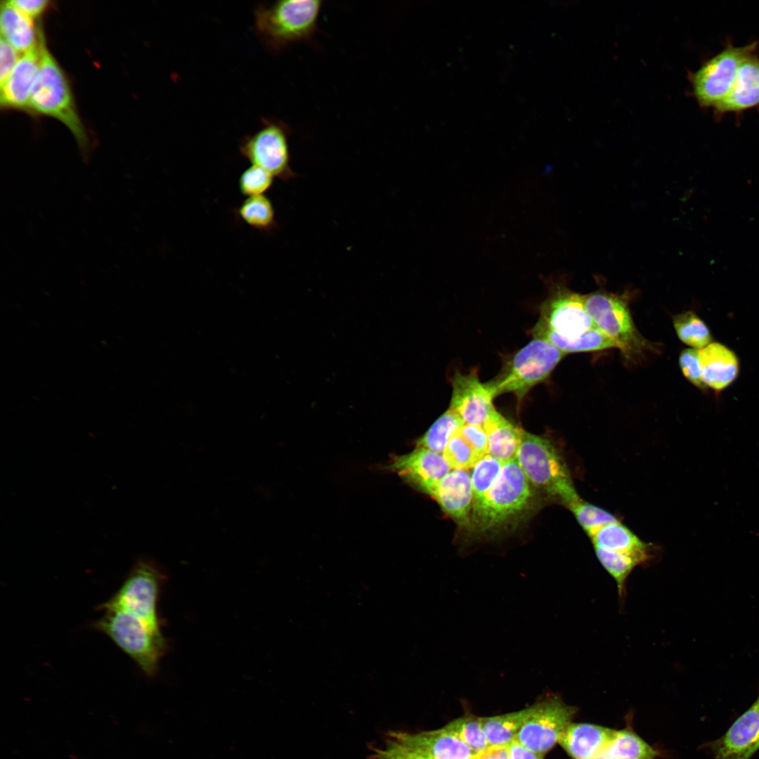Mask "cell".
Returning <instances> with one entry per match:
<instances>
[{
  "label": "cell",
  "mask_w": 759,
  "mask_h": 759,
  "mask_svg": "<svg viewBox=\"0 0 759 759\" xmlns=\"http://www.w3.org/2000/svg\"><path fill=\"white\" fill-rule=\"evenodd\" d=\"M759 105V57L757 52L741 64L732 87L714 110L718 115L740 113Z\"/></svg>",
  "instance_id": "obj_20"
},
{
  "label": "cell",
  "mask_w": 759,
  "mask_h": 759,
  "mask_svg": "<svg viewBox=\"0 0 759 759\" xmlns=\"http://www.w3.org/2000/svg\"><path fill=\"white\" fill-rule=\"evenodd\" d=\"M517 461L528 482L551 500L569 509L580 499L566 462L550 440L523 429Z\"/></svg>",
  "instance_id": "obj_3"
},
{
  "label": "cell",
  "mask_w": 759,
  "mask_h": 759,
  "mask_svg": "<svg viewBox=\"0 0 759 759\" xmlns=\"http://www.w3.org/2000/svg\"><path fill=\"white\" fill-rule=\"evenodd\" d=\"M488 439V454L502 463L516 460L522 429L512 424L495 408L484 424Z\"/></svg>",
  "instance_id": "obj_24"
},
{
  "label": "cell",
  "mask_w": 759,
  "mask_h": 759,
  "mask_svg": "<svg viewBox=\"0 0 759 759\" xmlns=\"http://www.w3.org/2000/svg\"><path fill=\"white\" fill-rule=\"evenodd\" d=\"M452 395L449 409L465 424L484 426L495 409V396L487 382H481L476 371L463 374L455 372L452 380Z\"/></svg>",
  "instance_id": "obj_13"
},
{
  "label": "cell",
  "mask_w": 759,
  "mask_h": 759,
  "mask_svg": "<svg viewBox=\"0 0 759 759\" xmlns=\"http://www.w3.org/2000/svg\"><path fill=\"white\" fill-rule=\"evenodd\" d=\"M708 748L713 759H750L759 750V696Z\"/></svg>",
  "instance_id": "obj_15"
},
{
  "label": "cell",
  "mask_w": 759,
  "mask_h": 759,
  "mask_svg": "<svg viewBox=\"0 0 759 759\" xmlns=\"http://www.w3.org/2000/svg\"><path fill=\"white\" fill-rule=\"evenodd\" d=\"M431 497L457 524L461 526L470 525L473 490L467 470H450L439 483Z\"/></svg>",
  "instance_id": "obj_16"
},
{
  "label": "cell",
  "mask_w": 759,
  "mask_h": 759,
  "mask_svg": "<svg viewBox=\"0 0 759 759\" xmlns=\"http://www.w3.org/2000/svg\"><path fill=\"white\" fill-rule=\"evenodd\" d=\"M464 424L462 419L448 408L417 439V446L443 454L449 440Z\"/></svg>",
  "instance_id": "obj_28"
},
{
  "label": "cell",
  "mask_w": 759,
  "mask_h": 759,
  "mask_svg": "<svg viewBox=\"0 0 759 759\" xmlns=\"http://www.w3.org/2000/svg\"><path fill=\"white\" fill-rule=\"evenodd\" d=\"M39 27L33 20L15 7L10 1L1 3V38L19 53H25L39 43Z\"/></svg>",
  "instance_id": "obj_23"
},
{
  "label": "cell",
  "mask_w": 759,
  "mask_h": 759,
  "mask_svg": "<svg viewBox=\"0 0 759 759\" xmlns=\"http://www.w3.org/2000/svg\"><path fill=\"white\" fill-rule=\"evenodd\" d=\"M471 759V758H470Z\"/></svg>",
  "instance_id": "obj_45"
},
{
  "label": "cell",
  "mask_w": 759,
  "mask_h": 759,
  "mask_svg": "<svg viewBox=\"0 0 759 759\" xmlns=\"http://www.w3.org/2000/svg\"><path fill=\"white\" fill-rule=\"evenodd\" d=\"M443 455L453 469L467 470L481 458L458 432L449 440Z\"/></svg>",
  "instance_id": "obj_34"
},
{
  "label": "cell",
  "mask_w": 759,
  "mask_h": 759,
  "mask_svg": "<svg viewBox=\"0 0 759 759\" xmlns=\"http://www.w3.org/2000/svg\"><path fill=\"white\" fill-rule=\"evenodd\" d=\"M534 710L518 732L515 740L538 754L552 749L571 723L577 708L550 694L534 703Z\"/></svg>",
  "instance_id": "obj_12"
},
{
  "label": "cell",
  "mask_w": 759,
  "mask_h": 759,
  "mask_svg": "<svg viewBox=\"0 0 759 759\" xmlns=\"http://www.w3.org/2000/svg\"><path fill=\"white\" fill-rule=\"evenodd\" d=\"M597 559L615 580L620 597L624 596L626 581L634 570L640 565L635 558L625 554L594 547Z\"/></svg>",
  "instance_id": "obj_30"
},
{
  "label": "cell",
  "mask_w": 759,
  "mask_h": 759,
  "mask_svg": "<svg viewBox=\"0 0 759 759\" xmlns=\"http://www.w3.org/2000/svg\"><path fill=\"white\" fill-rule=\"evenodd\" d=\"M290 129L281 121L263 119L261 127L240 144L242 156L274 177L287 181L297 176L290 167Z\"/></svg>",
  "instance_id": "obj_11"
},
{
  "label": "cell",
  "mask_w": 759,
  "mask_h": 759,
  "mask_svg": "<svg viewBox=\"0 0 759 759\" xmlns=\"http://www.w3.org/2000/svg\"><path fill=\"white\" fill-rule=\"evenodd\" d=\"M609 758L606 755V754L604 753V751H602L600 753H599L593 759H609Z\"/></svg>",
  "instance_id": "obj_43"
},
{
  "label": "cell",
  "mask_w": 759,
  "mask_h": 759,
  "mask_svg": "<svg viewBox=\"0 0 759 759\" xmlns=\"http://www.w3.org/2000/svg\"><path fill=\"white\" fill-rule=\"evenodd\" d=\"M510 759H543V755L531 751L514 740L508 745Z\"/></svg>",
  "instance_id": "obj_42"
},
{
  "label": "cell",
  "mask_w": 759,
  "mask_h": 759,
  "mask_svg": "<svg viewBox=\"0 0 759 759\" xmlns=\"http://www.w3.org/2000/svg\"><path fill=\"white\" fill-rule=\"evenodd\" d=\"M103 615L92 627L126 654L147 675H154L167 645L162 634L154 632L141 618L119 608L100 609Z\"/></svg>",
  "instance_id": "obj_5"
},
{
  "label": "cell",
  "mask_w": 759,
  "mask_h": 759,
  "mask_svg": "<svg viewBox=\"0 0 759 759\" xmlns=\"http://www.w3.org/2000/svg\"><path fill=\"white\" fill-rule=\"evenodd\" d=\"M566 355L548 341L533 337L514 353L500 374L487 384L495 398L512 394L521 401L533 387L549 377Z\"/></svg>",
  "instance_id": "obj_6"
},
{
  "label": "cell",
  "mask_w": 759,
  "mask_h": 759,
  "mask_svg": "<svg viewBox=\"0 0 759 759\" xmlns=\"http://www.w3.org/2000/svg\"><path fill=\"white\" fill-rule=\"evenodd\" d=\"M389 468L429 496L451 469L443 454L417 446L408 453L394 457Z\"/></svg>",
  "instance_id": "obj_14"
},
{
  "label": "cell",
  "mask_w": 759,
  "mask_h": 759,
  "mask_svg": "<svg viewBox=\"0 0 759 759\" xmlns=\"http://www.w3.org/2000/svg\"><path fill=\"white\" fill-rule=\"evenodd\" d=\"M273 177L265 169L252 164L241 174L238 180L239 190L247 197L264 195L271 188Z\"/></svg>",
  "instance_id": "obj_35"
},
{
  "label": "cell",
  "mask_w": 759,
  "mask_h": 759,
  "mask_svg": "<svg viewBox=\"0 0 759 759\" xmlns=\"http://www.w3.org/2000/svg\"><path fill=\"white\" fill-rule=\"evenodd\" d=\"M699 355L703 381L707 388L720 392L737 378L739 361L734 351L727 346L713 342L699 350Z\"/></svg>",
  "instance_id": "obj_19"
},
{
  "label": "cell",
  "mask_w": 759,
  "mask_h": 759,
  "mask_svg": "<svg viewBox=\"0 0 759 759\" xmlns=\"http://www.w3.org/2000/svg\"><path fill=\"white\" fill-rule=\"evenodd\" d=\"M471 759H510L508 746H489L473 754Z\"/></svg>",
  "instance_id": "obj_41"
},
{
  "label": "cell",
  "mask_w": 759,
  "mask_h": 759,
  "mask_svg": "<svg viewBox=\"0 0 759 759\" xmlns=\"http://www.w3.org/2000/svg\"><path fill=\"white\" fill-rule=\"evenodd\" d=\"M19 53L10 44L1 38L0 85L5 82L20 59Z\"/></svg>",
  "instance_id": "obj_39"
},
{
  "label": "cell",
  "mask_w": 759,
  "mask_h": 759,
  "mask_svg": "<svg viewBox=\"0 0 759 759\" xmlns=\"http://www.w3.org/2000/svg\"><path fill=\"white\" fill-rule=\"evenodd\" d=\"M585 305L595 325L614 342L625 358L634 359L653 350L637 330L625 294L599 290L585 294Z\"/></svg>",
  "instance_id": "obj_8"
},
{
  "label": "cell",
  "mask_w": 759,
  "mask_h": 759,
  "mask_svg": "<svg viewBox=\"0 0 759 759\" xmlns=\"http://www.w3.org/2000/svg\"><path fill=\"white\" fill-rule=\"evenodd\" d=\"M534 703L524 709L490 717H481L483 730L490 746H508L534 710Z\"/></svg>",
  "instance_id": "obj_25"
},
{
  "label": "cell",
  "mask_w": 759,
  "mask_h": 759,
  "mask_svg": "<svg viewBox=\"0 0 759 759\" xmlns=\"http://www.w3.org/2000/svg\"><path fill=\"white\" fill-rule=\"evenodd\" d=\"M236 214L247 225L262 232L270 233L277 226L273 204L264 195L247 197Z\"/></svg>",
  "instance_id": "obj_27"
},
{
  "label": "cell",
  "mask_w": 759,
  "mask_h": 759,
  "mask_svg": "<svg viewBox=\"0 0 759 759\" xmlns=\"http://www.w3.org/2000/svg\"><path fill=\"white\" fill-rule=\"evenodd\" d=\"M370 751V759H428L396 737L390 731L386 734L384 744L371 746Z\"/></svg>",
  "instance_id": "obj_36"
},
{
  "label": "cell",
  "mask_w": 759,
  "mask_h": 759,
  "mask_svg": "<svg viewBox=\"0 0 759 759\" xmlns=\"http://www.w3.org/2000/svg\"><path fill=\"white\" fill-rule=\"evenodd\" d=\"M444 727L459 737L473 754L490 746L483 730L481 717L465 714L450 722Z\"/></svg>",
  "instance_id": "obj_31"
},
{
  "label": "cell",
  "mask_w": 759,
  "mask_h": 759,
  "mask_svg": "<svg viewBox=\"0 0 759 759\" xmlns=\"http://www.w3.org/2000/svg\"><path fill=\"white\" fill-rule=\"evenodd\" d=\"M323 1L283 0L259 4L254 30L266 48L278 53L292 44L311 39L317 31Z\"/></svg>",
  "instance_id": "obj_2"
},
{
  "label": "cell",
  "mask_w": 759,
  "mask_h": 759,
  "mask_svg": "<svg viewBox=\"0 0 759 759\" xmlns=\"http://www.w3.org/2000/svg\"><path fill=\"white\" fill-rule=\"evenodd\" d=\"M614 730L591 723H571L559 744L572 759H593L605 748Z\"/></svg>",
  "instance_id": "obj_21"
},
{
  "label": "cell",
  "mask_w": 759,
  "mask_h": 759,
  "mask_svg": "<svg viewBox=\"0 0 759 759\" xmlns=\"http://www.w3.org/2000/svg\"><path fill=\"white\" fill-rule=\"evenodd\" d=\"M673 323L680 340L690 348L700 350L713 342L708 327L694 311H687L674 316Z\"/></svg>",
  "instance_id": "obj_29"
},
{
  "label": "cell",
  "mask_w": 759,
  "mask_h": 759,
  "mask_svg": "<svg viewBox=\"0 0 759 759\" xmlns=\"http://www.w3.org/2000/svg\"><path fill=\"white\" fill-rule=\"evenodd\" d=\"M758 47L756 41L743 46L728 44L691 74L693 94L700 106L715 110L725 100L741 64Z\"/></svg>",
  "instance_id": "obj_10"
},
{
  "label": "cell",
  "mask_w": 759,
  "mask_h": 759,
  "mask_svg": "<svg viewBox=\"0 0 759 759\" xmlns=\"http://www.w3.org/2000/svg\"><path fill=\"white\" fill-rule=\"evenodd\" d=\"M10 2L32 20L40 17L50 4L47 0H12Z\"/></svg>",
  "instance_id": "obj_40"
},
{
  "label": "cell",
  "mask_w": 759,
  "mask_h": 759,
  "mask_svg": "<svg viewBox=\"0 0 759 759\" xmlns=\"http://www.w3.org/2000/svg\"><path fill=\"white\" fill-rule=\"evenodd\" d=\"M40 64L33 84L29 110L59 120L73 134L80 150L86 155L89 139L77 112L67 77L46 46L44 31L39 28Z\"/></svg>",
  "instance_id": "obj_1"
},
{
  "label": "cell",
  "mask_w": 759,
  "mask_h": 759,
  "mask_svg": "<svg viewBox=\"0 0 759 759\" xmlns=\"http://www.w3.org/2000/svg\"><path fill=\"white\" fill-rule=\"evenodd\" d=\"M679 365L683 375L691 384L703 391L707 390L702 378L698 349L682 350L679 356Z\"/></svg>",
  "instance_id": "obj_37"
},
{
  "label": "cell",
  "mask_w": 759,
  "mask_h": 759,
  "mask_svg": "<svg viewBox=\"0 0 759 759\" xmlns=\"http://www.w3.org/2000/svg\"><path fill=\"white\" fill-rule=\"evenodd\" d=\"M531 499L529 482L517 459L505 462L493 485L472 504L470 525L480 532L495 530L520 515Z\"/></svg>",
  "instance_id": "obj_4"
},
{
  "label": "cell",
  "mask_w": 759,
  "mask_h": 759,
  "mask_svg": "<svg viewBox=\"0 0 759 759\" xmlns=\"http://www.w3.org/2000/svg\"><path fill=\"white\" fill-rule=\"evenodd\" d=\"M609 759H618V758H609Z\"/></svg>",
  "instance_id": "obj_44"
},
{
  "label": "cell",
  "mask_w": 759,
  "mask_h": 759,
  "mask_svg": "<svg viewBox=\"0 0 759 759\" xmlns=\"http://www.w3.org/2000/svg\"><path fill=\"white\" fill-rule=\"evenodd\" d=\"M164 573L157 563L148 558L138 559L131 567L115 594L98 606L119 608L144 621L154 632L162 634L157 603Z\"/></svg>",
  "instance_id": "obj_9"
},
{
  "label": "cell",
  "mask_w": 759,
  "mask_h": 759,
  "mask_svg": "<svg viewBox=\"0 0 759 759\" xmlns=\"http://www.w3.org/2000/svg\"><path fill=\"white\" fill-rule=\"evenodd\" d=\"M585 299V295L571 290L562 282L552 283L531 331L533 337L545 339L559 349L564 343L595 327Z\"/></svg>",
  "instance_id": "obj_7"
},
{
  "label": "cell",
  "mask_w": 759,
  "mask_h": 759,
  "mask_svg": "<svg viewBox=\"0 0 759 759\" xmlns=\"http://www.w3.org/2000/svg\"><path fill=\"white\" fill-rule=\"evenodd\" d=\"M589 537L594 547L627 554L640 564L651 557L649 545L619 521L601 527Z\"/></svg>",
  "instance_id": "obj_22"
},
{
  "label": "cell",
  "mask_w": 759,
  "mask_h": 759,
  "mask_svg": "<svg viewBox=\"0 0 759 759\" xmlns=\"http://www.w3.org/2000/svg\"><path fill=\"white\" fill-rule=\"evenodd\" d=\"M610 758L654 759L657 752L630 729L614 731L604 749Z\"/></svg>",
  "instance_id": "obj_26"
},
{
  "label": "cell",
  "mask_w": 759,
  "mask_h": 759,
  "mask_svg": "<svg viewBox=\"0 0 759 759\" xmlns=\"http://www.w3.org/2000/svg\"><path fill=\"white\" fill-rule=\"evenodd\" d=\"M569 510L589 536L601 527L618 521V519L608 511L581 498Z\"/></svg>",
  "instance_id": "obj_33"
},
{
  "label": "cell",
  "mask_w": 759,
  "mask_h": 759,
  "mask_svg": "<svg viewBox=\"0 0 759 759\" xmlns=\"http://www.w3.org/2000/svg\"><path fill=\"white\" fill-rule=\"evenodd\" d=\"M458 432L481 458L488 454L487 434L484 426L464 424Z\"/></svg>",
  "instance_id": "obj_38"
},
{
  "label": "cell",
  "mask_w": 759,
  "mask_h": 759,
  "mask_svg": "<svg viewBox=\"0 0 759 759\" xmlns=\"http://www.w3.org/2000/svg\"><path fill=\"white\" fill-rule=\"evenodd\" d=\"M40 64L39 39L38 44L22 53L1 86V107L29 110V100Z\"/></svg>",
  "instance_id": "obj_18"
},
{
  "label": "cell",
  "mask_w": 759,
  "mask_h": 759,
  "mask_svg": "<svg viewBox=\"0 0 759 759\" xmlns=\"http://www.w3.org/2000/svg\"><path fill=\"white\" fill-rule=\"evenodd\" d=\"M390 732L428 759H470L473 755L471 749L444 727L417 733Z\"/></svg>",
  "instance_id": "obj_17"
},
{
  "label": "cell",
  "mask_w": 759,
  "mask_h": 759,
  "mask_svg": "<svg viewBox=\"0 0 759 759\" xmlns=\"http://www.w3.org/2000/svg\"><path fill=\"white\" fill-rule=\"evenodd\" d=\"M502 465V462L487 454L473 467L471 475L473 503L481 499L493 485L500 473Z\"/></svg>",
  "instance_id": "obj_32"
}]
</instances>
